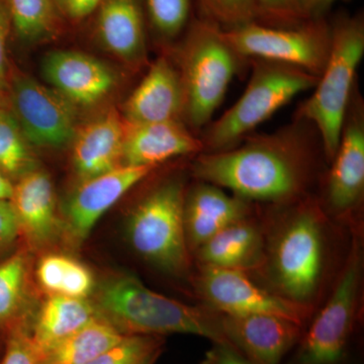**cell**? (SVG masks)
I'll return each instance as SVG.
<instances>
[{
    "mask_svg": "<svg viewBox=\"0 0 364 364\" xmlns=\"http://www.w3.org/2000/svg\"><path fill=\"white\" fill-rule=\"evenodd\" d=\"M306 122L250 136L231 149L203 152L193 163L200 181L246 200L284 203L304 193L312 174L316 130Z\"/></svg>",
    "mask_w": 364,
    "mask_h": 364,
    "instance_id": "obj_1",
    "label": "cell"
},
{
    "mask_svg": "<svg viewBox=\"0 0 364 364\" xmlns=\"http://www.w3.org/2000/svg\"><path fill=\"white\" fill-rule=\"evenodd\" d=\"M91 301L98 316L123 335L163 337L178 333L232 347L222 331L220 313L155 293L132 274L122 273L105 279Z\"/></svg>",
    "mask_w": 364,
    "mask_h": 364,
    "instance_id": "obj_2",
    "label": "cell"
},
{
    "mask_svg": "<svg viewBox=\"0 0 364 364\" xmlns=\"http://www.w3.org/2000/svg\"><path fill=\"white\" fill-rule=\"evenodd\" d=\"M330 23L331 47L327 63L312 95L299 105L294 117L315 129L325 156L331 162L358 87L356 74L364 55V18L360 13L341 14Z\"/></svg>",
    "mask_w": 364,
    "mask_h": 364,
    "instance_id": "obj_3",
    "label": "cell"
},
{
    "mask_svg": "<svg viewBox=\"0 0 364 364\" xmlns=\"http://www.w3.org/2000/svg\"><path fill=\"white\" fill-rule=\"evenodd\" d=\"M173 54L183 90L182 122L193 132L202 130L247 61L234 51L221 28L200 18L193 20Z\"/></svg>",
    "mask_w": 364,
    "mask_h": 364,
    "instance_id": "obj_4",
    "label": "cell"
},
{
    "mask_svg": "<svg viewBox=\"0 0 364 364\" xmlns=\"http://www.w3.org/2000/svg\"><path fill=\"white\" fill-rule=\"evenodd\" d=\"M252 72L245 90L202 136L203 152H220L240 144L258 126L301 93L313 90L318 77L296 67L249 60Z\"/></svg>",
    "mask_w": 364,
    "mask_h": 364,
    "instance_id": "obj_5",
    "label": "cell"
},
{
    "mask_svg": "<svg viewBox=\"0 0 364 364\" xmlns=\"http://www.w3.org/2000/svg\"><path fill=\"white\" fill-rule=\"evenodd\" d=\"M186 188L177 179L152 189L132 210L127 236L141 257L163 272L181 274L189 267L184 230Z\"/></svg>",
    "mask_w": 364,
    "mask_h": 364,
    "instance_id": "obj_6",
    "label": "cell"
},
{
    "mask_svg": "<svg viewBox=\"0 0 364 364\" xmlns=\"http://www.w3.org/2000/svg\"><path fill=\"white\" fill-rule=\"evenodd\" d=\"M223 33L234 51L246 61L275 62L296 67L317 77L327 63L331 47V23L326 18L294 26L250 23Z\"/></svg>",
    "mask_w": 364,
    "mask_h": 364,
    "instance_id": "obj_7",
    "label": "cell"
},
{
    "mask_svg": "<svg viewBox=\"0 0 364 364\" xmlns=\"http://www.w3.org/2000/svg\"><path fill=\"white\" fill-rule=\"evenodd\" d=\"M323 261L320 214L308 205L287 221L273 246L272 272L280 296L308 305L322 277Z\"/></svg>",
    "mask_w": 364,
    "mask_h": 364,
    "instance_id": "obj_8",
    "label": "cell"
},
{
    "mask_svg": "<svg viewBox=\"0 0 364 364\" xmlns=\"http://www.w3.org/2000/svg\"><path fill=\"white\" fill-rule=\"evenodd\" d=\"M9 109L33 147L62 149L77 130V114L70 102L36 80L11 60L6 87Z\"/></svg>",
    "mask_w": 364,
    "mask_h": 364,
    "instance_id": "obj_9",
    "label": "cell"
},
{
    "mask_svg": "<svg viewBox=\"0 0 364 364\" xmlns=\"http://www.w3.org/2000/svg\"><path fill=\"white\" fill-rule=\"evenodd\" d=\"M360 263L354 246L331 298L299 341L298 364H337L343 358L355 317Z\"/></svg>",
    "mask_w": 364,
    "mask_h": 364,
    "instance_id": "obj_10",
    "label": "cell"
},
{
    "mask_svg": "<svg viewBox=\"0 0 364 364\" xmlns=\"http://www.w3.org/2000/svg\"><path fill=\"white\" fill-rule=\"evenodd\" d=\"M196 287L212 310L224 315L267 314L304 326L312 313L309 305L260 289L239 270L200 267Z\"/></svg>",
    "mask_w": 364,
    "mask_h": 364,
    "instance_id": "obj_11",
    "label": "cell"
},
{
    "mask_svg": "<svg viewBox=\"0 0 364 364\" xmlns=\"http://www.w3.org/2000/svg\"><path fill=\"white\" fill-rule=\"evenodd\" d=\"M157 167L122 166L80 181L64 208L63 233L73 247L80 245L98 220L131 188Z\"/></svg>",
    "mask_w": 364,
    "mask_h": 364,
    "instance_id": "obj_12",
    "label": "cell"
},
{
    "mask_svg": "<svg viewBox=\"0 0 364 364\" xmlns=\"http://www.w3.org/2000/svg\"><path fill=\"white\" fill-rule=\"evenodd\" d=\"M41 73L47 85L75 107L100 104L119 83L114 67L86 53L72 50L47 53L41 63Z\"/></svg>",
    "mask_w": 364,
    "mask_h": 364,
    "instance_id": "obj_13",
    "label": "cell"
},
{
    "mask_svg": "<svg viewBox=\"0 0 364 364\" xmlns=\"http://www.w3.org/2000/svg\"><path fill=\"white\" fill-rule=\"evenodd\" d=\"M222 331L230 345L253 364H279L303 337V326L279 316L224 315Z\"/></svg>",
    "mask_w": 364,
    "mask_h": 364,
    "instance_id": "obj_14",
    "label": "cell"
},
{
    "mask_svg": "<svg viewBox=\"0 0 364 364\" xmlns=\"http://www.w3.org/2000/svg\"><path fill=\"white\" fill-rule=\"evenodd\" d=\"M331 162L328 202L337 212L351 210L360 202L364 189V107L358 87L354 90Z\"/></svg>",
    "mask_w": 364,
    "mask_h": 364,
    "instance_id": "obj_15",
    "label": "cell"
},
{
    "mask_svg": "<svg viewBox=\"0 0 364 364\" xmlns=\"http://www.w3.org/2000/svg\"><path fill=\"white\" fill-rule=\"evenodd\" d=\"M93 32L102 49L131 69L147 66V23L142 0H104L95 14Z\"/></svg>",
    "mask_w": 364,
    "mask_h": 364,
    "instance_id": "obj_16",
    "label": "cell"
},
{
    "mask_svg": "<svg viewBox=\"0 0 364 364\" xmlns=\"http://www.w3.org/2000/svg\"><path fill=\"white\" fill-rule=\"evenodd\" d=\"M183 90L178 69L168 53L155 60L123 107L128 124L182 122ZM183 123V122H182Z\"/></svg>",
    "mask_w": 364,
    "mask_h": 364,
    "instance_id": "obj_17",
    "label": "cell"
},
{
    "mask_svg": "<svg viewBox=\"0 0 364 364\" xmlns=\"http://www.w3.org/2000/svg\"><path fill=\"white\" fill-rule=\"evenodd\" d=\"M127 123L122 114L109 109L78 126L71 146V163L80 181L123 165Z\"/></svg>",
    "mask_w": 364,
    "mask_h": 364,
    "instance_id": "obj_18",
    "label": "cell"
},
{
    "mask_svg": "<svg viewBox=\"0 0 364 364\" xmlns=\"http://www.w3.org/2000/svg\"><path fill=\"white\" fill-rule=\"evenodd\" d=\"M23 233L33 247H44L63 232L54 186L47 172L32 170L14 183L11 200Z\"/></svg>",
    "mask_w": 364,
    "mask_h": 364,
    "instance_id": "obj_19",
    "label": "cell"
},
{
    "mask_svg": "<svg viewBox=\"0 0 364 364\" xmlns=\"http://www.w3.org/2000/svg\"><path fill=\"white\" fill-rule=\"evenodd\" d=\"M203 152L202 139L181 121L127 123L123 150L126 166L158 167L172 158Z\"/></svg>",
    "mask_w": 364,
    "mask_h": 364,
    "instance_id": "obj_20",
    "label": "cell"
},
{
    "mask_svg": "<svg viewBox=\"0 0 364 364\" xmlns=\"http://www.w3.org/2000/svg\"><path fill=\"white\" fill-rule=\"evenodd\" d=\"M251 208L240 196L228 195L224 188L200 181L186 193L184 230L189 250L234 223L248 219Z\"/></svg>",
    "mask_w": 364,
    "mask_h": 364,
    "instance_id": "obj_21",
    "label": "cell"
},
{
    "mask_svg": "<svg viewBox=\"0 0 364 364\" xmlns=\"http://www.w3.org/2000/svg\"><path fill=\"white\" fill-rule=\"evenodd\" d=\"M200 267L246 270L263 262V238L259 230L248 219L234 223L196 250Z\"/></svg>",
    "mask_w": 364,
    "mask_h": 364,
    "instance_id": "obj_22",
    "label": "cell"
},
{
    "mask_svg": "<svg viewBox=\"0 0 364 364\" xmlns=\"http://www.w3.org/2000/svg\"><path fill=\"white\" fill-rule=\"evenodd\" d=\"M98 317L97 309L87 299L50 294L28 331L33 343L44 351Z\"/></svg>",
    "mask_w": 364,
    "mask_h": 364,
    "instance_id": "obj_23",
    "label": "cell"
},
{
    "mask_svg": "<svg viewBox=\"0 0 364 364\" xmlns=\"http://www.w3.org/2000/svg\"><path fill=\"white\" fill-rule=\"evenodd\" d=\"M11 40L21 45L45 44L58 39L66 23L54 0H6Z\"/></svg>",
    "mask_w": 364,
    "mask_h": 364,
    "instance_id": "obj_24",
    "label": "cell"
},
{
    "mask_svg": "<svg viewBox=\"0 0 364 364\" xmlns=\"http://www.w3.org/2000/svg\"><path fill=\"white\" fill-rule=\"evenodd\" d=\"M126 335L98 317L42 353L43 364H87L121 341Z\"/></svg>",
    "mask_w": 364,
    "mask_h": 364,
    "instance_id": "obj_25",
    "label": "cell"
},
{
    "mask_svg": "<svg viewBox=\"0 0 364 364\" xmlns=\"http://www.w3.org/2000/svg\"><path fill=\"white\" fill-rule=\"evenodd\" d=\"M37 279L50 294L87 299L95 291V279L88 267L62 254L44 256L38 264Z\"/></svg>",
    "mask_w": 364,
    "mask_h": 364,
    "instance_id": "obj_26",
    "label": "cell"
},
{
    "mask_svg": "<svg viewBox=\"0 0 364 364\" xmlns=\"http://www.w3.org/2000/svg\"><path fill=\"white\" fill-rule=\"evenodd\" d=\"M38 168L33 147L9 109H0V171L18 181Z\"/></svg>",
    "mask_w": 364,
    "mask_h": 364,
    "instance_id": "obj_27",
    "label": "cell"
},
{
    "mask_svg": "<svg viewBox=\"0 0 364 364\" xmlns=\"http://www.w3.org/2000/svg\"><path fill=\"white\" fill-rule=\"evenodd\" d=\"M148 30L162 45L181 40L193 20V0H142Z\"/></svg>",
    "mask_w": 364,
    "mask_h": 364,
    "instance_id": "obj_28",
    "label": "cell"
},
{
    "mask_svg": "<svg viewBox=\"0 0 364 364\" xmlns=\"http://www.w3.org/2000/svg\"><path fill=\"white\" fill-rule=\"evenodd\" d=\"M26 259L23 254H16L0 264V328L6 336L16 328L20 308L25 296Z\"/></svg>",
    "mask_w": 364,
    "mask_h": 364,
    "instance_id": "obj_29",
    "label": "cell"
},
{
    "mask_svg": "<svg viewBox=\"0 0 364 364\" xmlns=\"http://www.w3.org/2000/svg\"><path fill=\"white\" fill-rule=\"evenodd\" d=\"M163 345L162 336L126 335L87 364H154L162 353Z\"/></svg>",
    "mask_w": 364,
    "mask_h": 364,
    "instance_id": "obj_30",
    "label": "cell"
},
{
    "mask_svg": "<svg viewBox=\"0 0 364 364\" xmlns=\"http://www.w3.org/2000/svg\"><path fill=\"white\" fill-rule=\"evenodd\" d=\"M200 20L208 21L223 31L256 23L255 0H193Z\"/></svg>",
    "mask_w": 364,
    "mask_h": 364,
    "instance_id": "obj_31",
    "label": "cell"
},
{
    "mask_svg": "<svg viewBox=\"0 0 364 364\" xmlns=\"http://www.w3.org/2000/svg\"><path fill=\"white\" fill-rule=\"evenodd\" d=\"M256 23L270 26H294L310 20L309 0H255Z\"/></svg>",
    "mask_w": 364,
    "mask_h": 364,
    "instance_id": "obj_32",
    "label": "cell"
},
{
    "mask_svg": "<svg viewBox=\"0 0 364 364\" xmlns=\"http://www.w3.org/2000/svg\"><path fill=\"white\" fill-rule=\"evenodd\" d=\"M0 364H43L42 353L25 326L6 335Z\"/></svg>",
    "mask_w": 364,
    "mask_h": 364,
    "instance_id": "obj_33",
    "label": "cell"
},
{
    "mask_svg": "<svg viewBox=\"0 0 364 364\" xmlns=\"http://www.w3.org/2000/svg\"><path fill=\"white\" fill-rule=\"evenodd\" d=\"M66 25H79L95 14L104 0H54Z\"/></svg>",
    "mask_w": 364,
    "mask_h": 364,
    "instance_id": "obj_34",
    "label": "cell"
},
{
    "mask_svg": "<svg viewBox=\"0 0 364 364\" xmlns=\"http://www.w3.org/2000/svg\"><path fill=\"white\" fill-rule=\"evenodd\" d=\"M11 40V23L6 0H0V90L6 91L9 65V46Z\"/></svg>",
    "mask_w": 364,
    "mask_h": 364,
    "instance_id": "obj_35",
    "label": "cell"
},
{
    "mask_svg": "<svg viewBox=\"0 0 364 364\" xmlns=\"http://www.w3.org/2000/svg\"><path fill=\"white\" fill-rule=\"evenodd\" d=\"M20 233L13 205L9 200H0V251L9 247Z\"/></svg>",
    "mask_w": 364,
    "mask_h": 364,
    "instance_id": "obj_36",
    "label": "cell"
},
{
    "mask_svg": "<svg viewBox=\"0 0 364 364\" xmlns=\"http://www.w3.org/2000/svg\"><path fill=\"white\" fill-rule=\"evenodd\" d=\"M200 364H253L244 358L238 351L227 345L214 344L205 352Z\"/></svg>",
    "mask_w": 364,
    "mask_h": 364,
    "instance_id": "obj_37",
    "label": "cell"
},
{
    "mask_svg": "<svg viewBox=\"0 0 364 364\" xmlns=\"http://www.w3.org/2000/svg\"><path fill=\"white\" fill-rule=\"evenodd\" d=\"M339 0H309L308 14L310 20L326 18L333 4Z\"/></svg>",
    "mask_w": 364,
    "mask_h": 364,
    "instance_id": "obj_38",
    "label": "cell"
},
{
    "mask_svg": "<svg viewBox=\"0 0 364 364\" xmlns=\"http://www.w3.org/2000/svg\"><path fill=\"white\" fill-rule=\"evenodd\" d=\"M13 189L14 182L0 171V200H11Z\"/></svg>",
    "mask_w": 364,
    "mask_h": 364,
    "instance_id": "obj_39",
    "label": "cell"
},
{
    "mask_svg": "<svg viewBox=\"0 0 364 364\" xmlns=\"http://www.w3.org/2000/svg\"><path fill=\"white\" fill-rule=\"evenodd\" d=\"M9 109V97L6 91L0 90V109Z\"/></svg>",
    "mask_w": 364,
    "mask_h": 364,
    "instance_id": "obj_40",
    "label": "cell"
}]
</instances>
